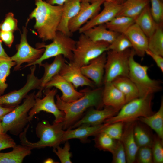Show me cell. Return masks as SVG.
<instances>
[{"instance_id": "f907efd6", "label": "cell", "mask_w": 163, "mask_h": 163, "mask_svg": "<svg viewBox=\"0 0 163 163\" xmlns=\"http://www.w3.org/2000/svg\"><path fill=\"white\" fill-rule=\"evenodd\" d=\"M99 1H103L104 2H117V0H81V2H87L90 3H92Z\"/></svg>"}, {"instance_id": "1f68e13d", "label": "cell", "mask_w": 163, "mask_h": 163, "mask_svg": "<svg viewBox=\"0 0 163 163\" xmlns=\"http://www.w3.org/2000/svg\"><path fill=\"white\" fill-rule=\"evenodd\" d=\"M148 38V50L163 56V24H158L155 31Z\"/></svg>"}, {"instance_id": "ba28073f", "label": "cell", "mask_w": 163, "mask_h": 163, "mask_svg": "<svg viewBox=\"0 0 163 163\" xmlns=\"http://www.w3.org/2000/svg\"><path fill=\"white\" fill-rule=\"evenodd\" d=\"M110 44L102 41H94L82 33L76 41L72 62L81 67L92 60L108 51Z\"/></svg>"}, {"instance_id": "277c9868", "label": "cell", "mask_w": 163, "mask_h": 163, "mask_svg": "<svg viewBox=\"0 0 163 163\" xmlns=\"http://www.w3.org/2000/svg\"><path fill=\"white\" fill-rule=\"evenodd\" d=\"M35 92L28 94L23 102L15 107L3 117L1 122L3 132L17 136L21 133L29 122L28 113L35 102Z\"/></svg>"}, {"instance_id": "b9f144b4", "label": "cell", "mask_w": 163, "mask_h": 163, "mask_svg": "<svg viewBox=\"0 0 163 163\" xmlns=\"http://www.w3.org/2000/svg\"><path fill=\"white\" fill-rule=\"evenodd\" d=\"M139 163H152L153 159L151 148L148 146L139 147L135 162Z\"/></svg>"}, {"instance_id": "e575fe53", "label": "cell", "mask_w": 163, "mask_h": 163, "mask_svg": "<svg viewBox=\"0 0 163 163\" xmlns=\"http://www.w3.org/2000/svg\"><path fill=\"white\" fill-rule=\"evenodd\" d=\"M95 136L94 140L95 146L97 148L100 150L113 153L117 140L102 132H100Z\"/></svg>"}, {"instance_id": "ffe728a7", "label": "cell", "mask_w": 163, "mask_h": 163, "mask_svg": "<svg viewBox=\"0 0 163 163\" xmlns=\"http://www.w3.org/2000/svg\"><path fill=\"white\" fill-rule=\"evenodd\" d=\"M129 40L136 54L143 57L148 49V38L135 23L124 33Z\"/></svg>"}, {"instance_id": "816d5d0a", "label": "cell", "mask_w": 163, "mask_h": 163, "mask_svg": "<svg viewBox=\"0 0 163 163\" xmlns=\"http://www.w3.org/2000/svg\"><path fill=\"white\" fill-rule=\"evenodd\" d=\"M5 133H4L1 121H0V136Z\"/></svg>"}, {"instance_id": "5bb4252c", "label": "cell", "mask_w": 163, "mask_h": 163, "mask_svg": "<svg viewBox=\"0 0 163 163\" xmlns=\"http://www.w3.org/2000/svg\"><path fill=\"white\" fill-rule=\"evenodd\" d=\"M118 112L111 107L105 106L103 109L91 107L85 115L68 129L86 125L94 126L104 123L105 120L117 114Z\"/></svg>"}, {"instance_id": "f546056e", "label": "cell", "mask_w": 163, "mask_h": 163, "mask_svg": "<svg viewBox=\"0 0 163 163\" xmlns=\"http://www.w3.org/2000/svg\"><path fill=\"white\" fill-rule=\"evenodd\" d=\"M154 131L157 135L163 139V100L161 99L158 111L149 116L140 117L138 119Z\"/></svg>"}, {"instance_id": "bcb514c9", "label": "cell", "mask_w": 163, "mask_h": 163, "mask_svg": "<svg viewBox=\"0 0 163 163\" xmlns=\"http://www.w3.org/2000/svg\"><path fill=\"white\" fill-rule=\"evenodd\" d=\"M145 54L151 57L155 62L157 66L161 72H163V57L162 56L153 53L147 50L145 51Z\"/></svg>"}, {"instance_id": "83f0119b", "label": "cell", "mask_w": 163, "mask_h": 163, "mask_svg": "<svg viewBox=\"0 0 163 163\" xmlns=\"http://www.w3.org/2000/svg\"><path fill=\"white\" fill-rule=\"evenodd\" d=\"M31 149L23 145H16L11 152H0V163H21L25 157L30 155Z\"/></svg>"}, {"instance_id": "836d02e7", "label": "cell", "mask_w": 163, "mask_h": 163, "mask_svg": "<svg viewBox=\"0 0 163 163\" xmlns=\"http://www.w3.org/2000/svg\"><path fill=\"white\" fill-rule=\"evenodd\" d=\"M15 65L10 57H0V95L3 94L7 88L6 78L10 74L11 69Z\"/></svg>"}, {"instance_id": "f1b7e54d", "label": "cell", "mask_w": 163, "mask_h": 163, "mask_svg": "<svg viewBox=\"0 0 163 163\" xmlns=\"http://www.w3.org/2000/svg\"><path fill=\"white\" fill-rule=\"evenodd\" d=\"M112 82L124 94L126 103L139 97L137 89L129 77H118Z\"/></svg>"}, {"instance_id": "4dcf8cb0", "label": "cell", "mask_w": 163, "mask_h": 163, "mask_svg": "<svg viewBox=\"0 0 163 163\" xmlns=\"http://www.w3.org/2000/svg\"><path fill=\"white\" fill-rule=\"evenodd\" d=\"M135 121L133 134L136 143L139 147L148 146L151 147L154 136L145 126Z\"/></svg>"}, {"instance_id": "6da1fadb", "label": "cell", "mask_w": 163, "mask_h": 163, "mask_svg": "<svg viewBox=\"0 0 163 163\" xmlns=\"http://www.w3.org/2000/svg\"><path fill=\"white\" fill-rule=\"evenodd\" d=\"M102 88L92 89H85L81 91L83 96L71 102L62 100L60 96L56 95V104L58 108L65 114L63 129H67L78 121L84 112L91 107L101 109L104 106L102 101Z\"/></svg>"}, {"instance_id": "9f6ffc18", "label": "cell", "mask_w": 163, "mask_h": 163, "mask_svg": "<svg viewBox=\"0 0 163 163\" xmlns=\"http://www.w3.org/2000/svg\"><path fill=\"white\" fill-rule=\"evenodd\" d=\"M17 0V1H18L19 0Z\"/></svg>"}, {"instance_id": "d590c367", "label": "cell", "mask_w": 163, "mask_h": 163, "mask_svg": "<svg viewBox=\"0 0 163 163\" xmlns=\"http://www.w3.org/2000/svg\"><path fill=\"white\" fill-rule=\"evenodd\" d=\"M132 47L131 44L124 34H119L114 40L110 44L108 50L122 52Z\"/></svg>"}, {"instance_id": "5b68a950", "label": "cell", "mask_w": 163, "mask_h": 163, "mask_svg": "<svg viewBox=\"0 0 163 163\" xmlns=\"http://www.w3.org/2000/svg\"><path fill=\"white\" fill-rule=\"evenodd\" d=\"M136 55L131 49L129 59V77L137 88L139 97H144L153 94L162 89L159 81L151 78L148 74L149 67L143 65L137 62L134 59Z\"/></svg>"}, {"instance_id": "2e32d148", "label": "cell", "mask_w": 163, "mask_h": 163, "mask_svg": "<svg viewBox=\"0 0 163 163\" xmlns=\"http://www.w3.org/2000/svg\"><path fill=\"white\" fill-rule=\"evenodd\" d=\"M53 87L59 90L62 93L60 97L63 101L70 102L74 101L82 97L83 93L77 91L74 86L62 77L59 74L54 76L46 85L45 89Z\"/></svg>"}, {"instance_id": "f35d334b", "label": "cell", "mask_w": 163, "mask_h": 163, "mask_svg": "<svg viewBox=\"0 0 163 163\" xmlns=\"http://www.w3.org/2000/svg\"><path fill=\"white\" fill-rule=\"evenodd\" d=\"M151 14L157 24H163V3L161 0H149Z\"/></svg>"}, {"instance_id": "d6986e66", "label": "cell", "mask_w": 163, "mask_h": 163, "mask_svg": "<svg viewBox=\"0 0 163 163\" xmlns=\"http://www.w3.org/2000/svg\"><path fill=\"white\" fill-rule=\"evenodd\" d=\"M104 84L102 93L103 105L111 107L118 112L126 103L124 95L112 82Z\"/></svg>"}, {"instance_id": "f5cc1de1", "label": "cell", "mask_w": 163, "mask_h": 163, "mask_svg": "<svg viewBox=\"0 0 163 163\" xmlns=\"http://www.w3.org/2000/svg\"><path fill=\"white\" fill-rule=\"evenodd\" d=\"M44 162V163H55L53 159L50 158L47 159Z\"/></svg>"}, {"instance_id": "681fc988", "label": "cell", "mask_w": 163, "mask_h": 163, "mask_svg": "<svg viewBox=\"0 0 163 163\" xmlns=\"http://www.w3.org/2000/svg\"><path fill=\"white\" fill-rule=\"evenodd\" d=\"M8 57L9 56L6 53L2 46V41L0 38V57Z\"/></svg>"}, {"instance_id": "4316f807", "label": "cell", "mask_w": 163, "mask_h": 163, "mask_svg": "<svg viewBox=\"0 0 163 163\" xmlns=\"http://www.w3.org/2000/svg\"><path fill=\"white\" fill-rule=\"evenodd\" d=\"M135 20V23L148 38L154 33L158 25L151 14L149 4Z\"/></svg>"}, {"instance_id": "30bf717a", "label": "cell", "mask_w": 163, "mask_h": 163, "mask_svg": "<svg viewBox=\"0 0 163 163\" xmlns=\"http://www.w3.org/2000/svg\"><path fill=\"white\" fill-rule=\"evenodd\" d=\"M27 25L26 24V26L23 27L22 32H21L20 43L16 45V53L10 57L16 63L14 69L15 71L19 70L23 64H29L35 61L41 56L44 51V48H35L28 43L27 40Z\"/></svg>"}, {"instance_id": "74e56055", "label": "cell", "mask_w": 163, "mask_h": 163, "mask_svg": "<svg viewBox=\"0 0 163 163\" xmlns=\"http://www.w3.org/2000/svg\"><path fill=\"white\" fill-rule=\"evenodd\" d=\"M153 163L163 162V139L157 135L154 136L153 139L151 146Z\"/></svg>"}, {"instance_id": "7402d4cb", "label": "cell", "mask_w": 163, "mask_h": 163, "mask_svg": "<svg viewBox=\"0 0 163 163\" xmlns=\"http://www.w3.org/2000/svg\"><path fill=\"white\" fill-rule=\"evenodd\" d=\"M64 57L59 55L55 57L53 61L49 64L46 62L42 63L41 66L44 68L43 76L40 79L39 88L35 94V97L41 98L42 92L46 84L55 75L59 74L63 67L66 63Z\"/></svg>"}, {"instance_id": "d4e9b609", "label": "cell", "mask_w": 163, "mask_h": 163, "mask_svg": "<svg viewBox=\"0 0 163 163\" xmlns=\"http://www.w3.org/2000/svg\"><path fill=\"white\" fill-rule=\"evenodd\" d=\"M83 33L94 41H102L111 43L119 34L108 29L105 24L90 28Z\"/></svg>"}, {"instance_id": "11a10c76", "label": "cell", "mask_w": 163, "mask_h": 163, "mask_svg": "<svg viewBox=\"0 0 163 163\" xmlns=\"http://www.w3.org/2000/svg\"><path fill=\"white\" fill-rule=\"evenodd\" d=\"M161 1H163V0H161Z\"/></svg>"}, {"instance_id": "cb8c5ba5", "label": "cell", "mask_w": 163, "mask_h": 163, "mask_svg": "<svg viewBox=\"0 0 163 163\" xmlns=\"http://www.w3.org/2000/svg\"><path fill=\"white\" fill-rule=\"evenodd\" d=\"M81 0H68L63 5L61 20L57 29L60 31L70 37L72 35L68 28L69 21L77 14L81 5Z\"/></svg>"}, {"instance_id": "44dd1931", "label": "cell", "mask_w": 163, "mask_h": 163, "mask_svg": "<svg viewBox=\"0 0 163 163\" xmlns=\"http://www.w3.org/2000/svg\"><path fill=\"white\" fill-rule=\"evenodd\" d=\"M109 124L104 123L94 126H82L73 129H68L64 131L62 142H65L73 139H79L81 142H89L88 138L95 136Z\"/></svg>"}, {"instance_id": "d6a6232c", "label": "cell", "mask_w": 163, "mask_h": 163, "mask_svg": "<svg viewBox=\"0 0 163 163\" xmlns=\"http://www.w3.org/2000/svg\"><path fill=\"white\" fill-rule=\"evenodd\" d=\"M135 23V19L133 18L124 16H117L105 24L109 30L121 34H124Z\"/></svg>"}, {"instance_id": "52a82bcc", "label": "cell", "mask_w": 163, "mask_h": 163, "mask_svg": "<svg viewBox=\"0 0 163 163\" xmlns=\"http://www.w3.org/2000/svg\"><path fill=\"white\" fill-rule=\"evenodd\" d=\"M153 94L138 97L126 103L115 116L105 120L104 123L111 124L121 122L126 123L137 120L140 117L153 114Z\"/></svg>"}, {"instance_id": "8992f818", "label": "cell", "mask_w": 163, "mask_h": 163, "mask_svg": "<svg viewBox=\"0 0 163 163\" xmlns=\"http://www.w3.org/2000/svg\"><path fill=\"white\" fill-rule=\"evenodd\" d=\"M52 40V43L48 44L44 43H38L36 45L37 48H44V52L39 59L32 63L24 65V67L36 65L41 66L44 61L59 55H62L70 62H72L76 41L71 37L58 31Z\"/></svg>"}, {"instance_id": "484cf974", "label": "cell", "mask_w": 163, "mask_h": 163, "mask_svg": "<svg viewBox=\"0 0 163 163\" xmlns=\"http://www.w3.org/2000/svg\"><path fill=\"white\" fill-rule=\"evenodd\" d=\"M149 0H126L116 16H124L135 19L149 4Z\"/></svg>"}, {"instance_id": "7a4b0ae2", "label": "cell", "mask_w": 163, "mask_h": 163, "mask_svg": "<svg viewBox=\"0 0 163 163\" xmlns=\"http://www.w3.org/2000/svg\"><path fill=\"white\" fill-rule=\"evenodd\" d=\"M35 5L27 23L34 18V28L39 38L44 41L53 40L61 20L63 5H52L43 0H35Z\"/></svg>"}, {"instance_id": "e0dca14e", "label": "cell", "mask_w": 163, "mask_h": 163, "mask_svg": "<svg viewBox=\"0 0 163 163\" xmlns=\"http://www.w3.org/2000/svg\"><path fill=\"white\" fill-rule=\"evenodd\" d=\"M106 59L105 52L81 67L82 74L98 87L103 82Z\"/></svg>"}, {"instance_id": "60d3db41", "label": "cell", "mask_w": 163, "mask_h": 163, "mask_svg": "<svg viewBox=\"0 0 163 163\" xmlns=\"http://www.w3.org/2000/svg\"><path fill=\"white\" fill-rule=\"evenodd\" d=\"M17 20L11 12L7 14L3 22L0 24V30L14 32L18 30Z\"/></svg>"}, {"instance_id": "ab89813d", "label": "cell", "mask_w": 163, "mask_h": 163, "mask_svg": "<svg viewBox=\"0 0 163 163\" xmlns=\"http://www.w3.org/2000/svg\"><path fill=\"white\" fill-rule=\"evenodd\" d=\"M64 146L62 148L59 145L53 149V152L58 157L62 163H71L70 158L72 154L69 152L70 147L69 142L66 141Z\"/></svg>"}, {"instance_id": "c3c4849f", "label": "cell", "mask_w": 163, "mask_h": 163, "mask_svg": "<svg viewBox=\"0 0 163 163\" xmlns=\"http://www.w3.org/2000/svg\"><path fill=\"white\" fill-rule=\"evenodd\" d=\"M68 0H46L48 3L53 5H62Z\"/></svg>"}, {"instance_id": "ac0fdd59", "label": "cell", "mask_w": 163, "mask_h": 163, "mask_svg": "<svg viewBox=\"0 0 163 163\" xmlns=\"http://www.w3.org/2000/svg\"><path fill=\"white\" fill-rule=\"evenodd\" d=\"M59 74L71 83L76 89L85 86L93 88L95 86L93 81L82 74L81 67L72 62L66 63Z\"/></svg>"}, {"instance_id": "f6af8a7d", "label": "cell", "mask_w": 163, "mask_h": 163, "mask_svg": "<svg viewBox=\"0 0 163 163\" xmlns=\"http://www.w3.org/2000/svg\"><path fill=\"white\" fill-rule=\"evenodd\" d=\"M0 38L7 46L10 48L14 40L13 32L0 30Z\"/></svg>"}, {"instance_id": "603a6c76", "label": "cell", "mask_w": 163, "mask_h": 163, "mask_svg": "<svg viewBox=\"0 0 163 163\" xmlns=\"http://www.w3.org/2000/svg\"><path fill=\"white\" fill-rule=\"evenodd\" d=\"M135 121L125 123L120 141L124 147L126 152L127 162H135L136 154L139 147L136 142L133 134Z\"/></svg>"}, {"instance_id": "ee69618b", "label": "cell", "mask_w": 163, "mask_h": 163, "mask_svg": "<svg viewBox=\"0 0 163 163\" xmlns=\"http://www.w3.org/2000/svg\"><path fill=\"white\" fill-rule=\"evenodd\" d=\"M16 145L14 140L7 133L0 136V151L7 148H13Z\"/></svg>"}, {"instance_id": "7dc6e473", "label": "cell", "mask_w": 163, "mask_h": 163, "mask_svg": "<svg viewBox=\"0 0 163 163\" xmlns=\"http://www.w3.org/2000/svg\"><path fill=\"white\" fill-rule=\"evenodd\" d=\"M14 107H5L0 105V121H1L6 114L12 110Z\"/></svg>"}, {"instance_id": "7bdbcfd3", "label": "cell", "mask_w": 163, "mask_h": 163, "mask_svg": "<svg viewBox=\"0 0 163 163\" xmlns=\"http://www.w3.org/2000/svg\"><path fill=\"white\" fill-rule=\"evenodd\" d=\"M112 163H126V155L123 145L120 140H117L116 145L112 153Z\"/></svg>"}, {"instance_id": "8d00e7d4", "label": "cell", "mask_w": 163, "mask_h": 163, "mask_svg": "<svg viewBox=\"0 0 163 163\" xmlns=\"http://www.w3.org/2000/svg\"><path fill=\"white\" fill-rule=\"evenodd\" d=\"M125 123L122 122H118L109 124L101 132L107 134L116 140H120Z\"/></svg>"}, {"instance_id": "4fadbf2b", "label": "cell", "mask_w": 163, "mask_h": 163, "mask_svg": "<svg viewBox=\"0 0 163 163\" xmlns=\"http://www.w3.org/2000/svg\"><path fill=\"white\" fill-rule=\"evenodd\" d=\"M104 2L103 1L92 3L81 2L79 11L69 23V31L72 34L79 30L82 26L99 13L101 5Z\"/></svg>"}, {"instance_id": "8fae6325", "label": "cell", "mask_w": 163, "mask_h": 163, "mask_svg": "<svg viewBox=\"0 0 163 163\" xmlns=\"http://www.w3.org/2000/svg\"><path fill=\"white\" fill-rule=\"evenodd\" d=\"M36 67V65H34L30 67V72L27 75L26 82L21 88L0 95V105L15 107L19 105L30 91L39 89L40 80L35 74Z\"/></svg>"}, {"instance_id": "9c48e42d", "label": "cell", "mask_w": 163, "mask_h": 163, "mask_svg": "<svg viewBox=\"0 0 163 163\" xmlns=\"http://www.w3.org/2000/svg\"><path fill=\"white\" fill-rule=\"evenodd\" d=\"M131 49L122 52L109 50L106 52L103 83L112 82L120 77H129V59Z\"/></svg>"}, {"instance_id": "3957f363", "label": "cell", "mask_w": 163, "mask_h": 163, "mask_svg": "<svg viewBox=\"0 0 163 163\" xmlns=\"http://www.w3.org/2000/svg\"><path fill=\"white\" fill-rule=\"evenodd\" d=\"M63 126V122L53 123L51 124L48 121L42 120L37 124L35 128L36 135L39 140L36 142H32L29 141L26 137L29 126L28 124L19 134L21 144L31 150L47 147L55 148L63 142L64 132Z\"/></svg>"}, {"instance_id": "7c38bea8", "label": "cell", "mask_w": 163, "mask_h": 163, "mask_svg": "<svg viewBox=\"0 0 163 163\" xmlns=\"http://www.w3.org/2000/svg\"><path fill=\"white\" fill-rule=\"evenodd\" d=\"M57 93L56 89H48L43 98L35 97L34 104L28 113V120L30 123L34 116L41 111L53 114L55 118L53 123L63 122L65 114L57 107L54 101Z\"/></svg>"}, {"instance_id": "db71d44e", "label": "cell", "mask_w": 163, "mask_h": 163, "mask_svg": "<svg viewBox=\"0 0 163 163\" xmlns=\"http://www.w3.org/2000/svg\"><path fill=\"white\" fill-rule=\"evenodd\" d=\"M126 0H117V2L120 4L123 3Z\"/></svg>"}, {"instance_id": "9a60e30c", "label": "cell", "mask_w": 163, "mask_h": 163, "mask_svg": "<svg viewBox=\"0 0 163 163\" xmlns=\"http://www.w3.org/2000/svg\"><path fill=\"white\" fill-rule=\"evenodd\" d=\"M102 11L87 22L79 30L83 33L87 30L96 26L105 24L116 17L121 9L122 4L117 2H104Z\"/></svg>"}]
</instances>
